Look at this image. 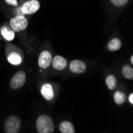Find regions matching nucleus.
Listing matches in <instances>:
<instances>
[{"label":"nucleus","mask_w":133,"mask_h":133,"mask_svg":"<svg viewBox=\"0 0 133 133\" xmlns=\"http://www.w3.org/2000/svg\"><path fill=\"white\" fill-rule=\"evenodd\" d=\"M36 128L39 133H52L54 131V125L52 119L45 115H42L38 118Z\"/></svg>","instance_id":"obj_1"},{"label":"nucleus","mask_w":133,"mask_h":133,"mask_svg":"<svg viewBox=\"0 0 133 133\" xmlns=\"http://www.w3.org/2000/svg\"><path fill=\"white\" fill-rule=\"evenodd\" d=\"M21 127V120L16 116L8 117L4 124V130L6 133H17Z\"/></svg>","instance_id":"obj_2"},{"label":"nucleus","mask_w":133,"mask_h":133,"mask_svg":"<svg viewBox=\"0 0 133 133\" xmlns=\"http://www.w3.org/2000/svg\"><path fill=\"white\" fill-rule=\"evenodd\" d=\"M11 29L15 32H20L25 30L28 26V22L25 17L22 15H18L11 18L10 22Z\"/></svg>","instance_id":"obj_3"},{"label":"nucleus","mask_w":133,"mask_h":133,"mask_svg":"<svg viewBox=\"0 0 133 133\" xmlns=\"http://www.w3.org/2000/svg\"><path fill=\"white\" fill-rule=\"evenodd\" d=\"M26 82V74L23 71H18L11 78L10 85L11 89H18L24 85Z\"/></svg>","instance_id":"obj_4"},{"label":"nucleus","mask_w":133,"mask_h":133,"mask_svg":"<svg viewBox=\"0 0 133 133\" xmlns=\"http://www.w3.org/2000/svg\"><path fill=\"white\" fill-rule=\"evenodd\" d=\"M40 8V3L38 0H30L25 3L21 7V11L25 15H32L36 13Z\"/></svg>","instance_id":"obj_5"},{"label":"nucleus","mask_w":133,"mask_h":133,"mask_svg":"<svg viewBox=\"0 0 133 133\" xmlns=\"http://www.w3.org/2000/svg\"><path fill=\"white\" fill-rule=\"evenodd\" d=\"M52 63V55L49 51H43L38 57V65L42 69L48 68Z\"/></svg>","instance_id":"obj_6"},{"label":"nucleus","mask_w":133,"mask_h":133,"mask_svg":"<svg viewBox=\"0 0 133 133\" xmlns=\"http://www.w3.org/2000/svg\"><path fill=\"white\" fill-rule=\"evenodd\" d=\"M70 71L74 72V74H82V72H85L86 70V65L83 62L80 61V60H74L69 66Z\"/></svg>","instance_id":"obj_7"},{"label":"nucleus","mask_w":133,"mask_h":133,"mask_svg":"<svg viewBox=\"0 0 133 133\" xmlns=\"http://www.w3.org/2000/svg\"><path fill=\"white\" fill-rule=\"evenodd\" d=\"M41 92H42V95L43 96V97L47 101L52 100L54 96V89L50 84H45L42 87Z\"/></svg>","instance_id":"obj_8"},{"label":"nucleus","mask_w":133,"mask_h":133,"mask_svg":"<svg viewBox=\"0 0 133 133\" xmlns=\"http://www.w3.org/2000/svg\"><path fill=\"white\" fill-rule=\"evenodd\" d=\"M52 64L55 69L62 70V69H65V67L67 65V62L64 57L58 55V56H56L54 57V59L52 60Z\"/></svg>","instance_id":"obj_9"},{"label":"nucleus","mask_w":133,"mask_h":133,"mask_svg":"<svg viewBox=\"0 0 133 133\" xmlns=\"http://www.w3.org/2000/svg\"><path fill=\"white\" fill-rule=\"evenodd\" d=\"M1 34L3 35V37L7 40V41H12L14 40L15 34V31L10 29L9 26H3L1 28Z\"/></svg>","instance_id":"obj_10"},{"label":"nucleus","mask_w":133,"mask_h":133,"mask_svg":"<svg viewBox=\"0 0 133 133\" xmlns=\"http://www.w3.org/2000/svg\"><path fill=\"white\" fill-rule=\"evenodd\" d=\"M59 129L62 133H74L75 128L72 123L69 121H63L59 126Z\"/></svg>","instance_id":"obj_11"},{"label":"nucleus","mask_w":133,"mask_h":133,"mask_svg":"<svg viewBox=\"0 0 133 133\" xmlns=\"http://www.w3.org/2000/svg\"><path fill=\"white\" fill-rule=\"evenodd\" d=\"M122 45V43L120 42V40L119 38H113L109 42H108V50L112 52H116L117 50H119L120 49V47Z\"/></svg>","instance_id":"obj_12"},{"label":"nucleus","mask_w":133,"mask_h":133,"mask_svg":"<svg viewBox=\"0 0 133 133\" xmlns=\"http://www.w3.org/2000/svg\"><path fill=\"white\" fill-rule=\"evenodd\" d=\"M7 60L11 65H19L22 62V57L18 53H10L7 57Z\"/></svg>","instance_id":"obj_13"},{"label":"nucleus","mask_w":133,"mask_h":133,"mask_svg":"<svg viewBox=\"0 0 133 133\" xmlns=\"http://www.w3.org/2000/svg\"><path fill=\"white\" fill-rule=\"evenodd\" d=\"M114 101L116 104L118 105H120V104H123L125 101H126V96H125V94L122 92H116L114 93Z\"/></svg>","instance_id":"obj_14"},{"label":"nucleus","mask_w":133,"mask_h":133,"mask_svg":"<svg viewBox=\"0 0 133 133\" xmlns=\"http://www.w3.org/2000/svg\"><path fill=\"white\" fill-rule=\"evenodd\" d=\"M116 84H117V81H116V77L113 75H109V76L107 77V78H106V85H107V87L108 89H111V90L115 89L116 87Z\"/></svg>","instance_id":"obj_15"},{"label":"nucleus","mask_w":133,"mask_h":133,"mask_svg":"<svg viewBox=\"0 0 133 133\" xmlns=\"http://www.w3.org/2000/svg\"><path fill=\"white\" fill-rule=\"evenodd\" d=\"M122 74L124 75V77L128 80H132L133 79V69L132 68L128 65H126L123 67L122 69Z\"/></svg>","instance_id":"obj_16"},{"label":"nucleus","mask_w":133,"mask_h":133,"mask_svg":"<svg viewBox=\"0 0 133 133\" xmlns=\"http://www.w3.org/2000/svg\"><path fill=\"white\" fill-rule=\"evenodd\" d=\"M110 1L112 3V4H114L116 6H118V7H121V6H125L129 0H110Z\"/></svg>","instance_id":"obj_17"},{"label":"nucleus","mask_w":133,"mask_h":133,"mask_svg":"<svg viewBox=\"0 0 133 133\" xmlns=\"http://www.w3.org/2000/svg\"><path fill=\"white\" fill-rule=\"evenodd\" d=\"M5 2L10 6H17L18 5V1L17 0H5Z\"/></svg>","instance_id":"obj_18"},{"label":"nucleus","mask_w":133,"mask_h":133,"mask_svg":"<svg viewBox=\"0 0 133 133\" xmlns=\"http://www.w3.org/2000/svg\"><path fill=\"white\" fill-rule=\"evenodd\" d=\"M128 100H129V101H130V103H131V104H133V94H132V93H131V94H130Z\"/></svg>","instance_id":"obj_19"},{"label":"nucleus","mask_w":133,"mask_h":133,"mask_svg":"<svg viewBox=\"0 0 133 133\" xmlns=\"http://www.w3.org/2000/svg\"><path fill=\"white\" fill-rule=\"evenodd\" d=\"M131 63H133V56H131Z\"/></svg>","instance_id":"obj_20"}]
</instances>
